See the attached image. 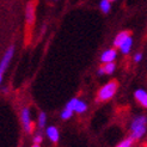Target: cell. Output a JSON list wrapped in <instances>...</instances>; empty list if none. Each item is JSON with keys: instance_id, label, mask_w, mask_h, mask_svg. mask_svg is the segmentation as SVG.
Wrapping results in <instances>:
<instances>
[{"instance_id": "cell-14", "label": "cell", "mask_w": 147, "mask_h": 147, "mask_svg": "<svg viewBox=\"0 0 147 147\" xmlns=\"http://www.w3.org/2000/svg\"><path fill=\"white\" fill-rule=\"evenodd\" d=\"M73 113H74L73 110H71V109H68V108L65 107L63 111L61 113V119L65 120V121H66V120H69L71 117H72V115H73Z\"/></svg>"}, {"instance_id": "cell-13", "label": "cell", "mask_w": 147, "mask_h": 147, "mask_svg": "<svg viewBox=\"0 0 147 147\" xmlns=\"http://www.w3.org/2000/svg\"><path fill=\"white\" fill-rule=\"evenodd\" d=\"M134 141H135L134 139L131 138V136H129L127 139H124L123 141H121L116 147H131V146H133V144H134Z\"/></svg>"}, {"instance_id": "cell-7", "label": "cell", "mask_w": 147, "mask_h": 147, "mask_svg": "<svg viewBox=\"0 0 147 147\" xmlns=\"http://www.w3.org/2000/svg\"><path fill=\"white\" fill-rule=\"evenodd\" d=\"M116 55H117L116 49H108V50H105L104 53L102 54L100 61L103 63H105V62H114V60L116 59Z\"/></svg>"}, {"instance_id": "cell-9", "label": "cell", "mask_w": 147, "mask_h": 147, "mask_svg": "<svg viewBox=\"0 0 147 147\" xmlns=\"http://www.w3.org/2000/svg\"><path fill=\"white\" fill-rule=\"evenodd\" d=\"M46 133H47V136L53 142H57L59 139H60V133H59V129L54 126H50L46 129Z\"/></svg>"}, {"instance_id": "cell-11", "label": "cell", "mask_w": 147, "mask_h": 147, "mask_svg": "<svg viewBox=\"0 0 147 147\" xmlns=\"http://www.w3.org/2000/svg\"><path fill=\"white\" fill-rule=\"evenodd\" d=\"M86 109H87V104H86V103L78 99L77 104H76V108H74V111L78 113V114H83V113L86 111Z\"/></svg>"}, {"instance_id": "cell-1", "label": "cell", "mask_w": 147, "mask_h": 147, "mask_svg": "<svg viewBox=\"0 0 147 147\" xmlns=\"http://www.w3.org/2000/svg\"><path fill=\"white\" fill-rule=\"evenodd\" d=\"M146 126H147V117L136 116L130 123V136L135 141L141 139L142 135L146 133Z\"/></svg>"}, {"instance_id": "cell-4", "label": "cell", "mask_w": 147, "mask_h": 147, "mask_svg": "<svg viewBox=\"0 0 147 147\" xmlns=\"http://www.w3.org/2000/svg\"><path fill=\"white\" fill-rule=\"evenodd\" d=\"M13 53H14V47L11 46L9 49L6 50L5 55L3 56L1 61H0V83H1V80H3V76H4V73H5L6 68H7V66H9V63L11 62V59L13 56Z\"/></svg>"}, {"instance_id": "cell-8", "label": "cell", "mask_w": 147, "mask_h": 147, "mask_svg": "<svg viewBox=\"0 0 147 147\" xmlns=\"http://www.w3.org/2000/svg\"><path fill=\"white\" fill-rule=\"evenodd\" d=\"M134 97L139 104L147 109V93L144 90H136L134 93Z\"/></svg>"}, {"instance_id": "cell-22", "label": "cell", "mask_w": 147, "mask_h": 147, "mask_svg": "<svg viewBox=\"0 0 147 147\" xmlns=\"http://www.w3.org/2000/svg\"><path fill=\"white\" fill-rule=\"evenodd\" d=\"M55 1H57V0H55Z\"/></svg>"}, {"instance_id": "cell-21", "label": "cell", "mask_w": 147, "mask_h": 147, "mask_svg": "<svg viewBox=\"0 0 147 147\" xmlns=\"http://www.w3.org/2000/svg\"><path fill=\"white\" fill-rule=\"evenodd\" d=\"M109 1H110V3H111V1H115V0H109Z\"/></svg>"}, {"instance_id": "cell-3", "label": "cell", "mask_w": 147, "mask_h": 147, "mask_svg": "<svg viewBox=\"0 0 147 147\" xmlns=\"http://www.w3.org/2000/svg\"><path fill=\"white\" fill-rule=\"evenodd\" d=\"M35 10H36V3L30 1L26 6L25 12V20H26V34L31 31V28L35 23Z\"/></svg>"}, {"instance_id": "cell-16", "label": "cell", "mask_w": 147, "mask_h": 147, "mask_svg": "<svg viewBox=\"0 0 147 147\" xmlns=\"http://www.w3.org/2000/svg\"><path fill=\"white\" fill-rule=\"evenodd\" d=\"M99 6H100V10L104 12V13H108L110 11V7H111V6H110V1H109V0H102Z\"/></svg>"}, {"instance_id": "cell-15", "label": "cell", "mask_w": 147, "mask_h": 147, "mask_svg": "<svg viewBox=\"0 0 147 147\" xmlns=\"http://www.w3.org/2000/svg\"><path fill=\"white\" fill-rule=\"evenodd\" d=\"M46 122H47V115H46V113L41 111L40 115H38V127L40 128H45Z\"/></svg>"}, {"instance_id": "cell-6", "label": "cell", "mask_w": 147, "mask_h": 147, "mask_svg": "<svg viewBox=\"0 0 147 147\" xmlns=\"http://www.w3.org/2000/svg\"><path fill=\"white\" fill-rule=\"evenodd\" d=\"M130 36H131V32L128 31V30L121 31L120 34H117V36L115 37V40H114V46H115L116 48H120V47L123 45V43L130 37Z\"/></svg>"}, {"instance_id": "cell-19", "label": "cell", "mask_w": 147, "mask_h": 147, "mask_svg": "<svg viewBox=\"0 0 147 147\" xmlns=\"http://www.w3.org/2000/svg\"><path fill=\"white\" fill-rule=\"evenodd\" d=\"M31 147H41V146H40V145H37V144H34Z\"/></svg>"}, {"instance_id": "cell-5", "label": "cell", "mask_w": 147, "mask_h": 147, "mask_svg": "<svg viewBox=\"0 0 147 147\" xmlns=\"http://www.w3.org/2000/svg\"><path fill=\"white\" fill-rule=\"evenodd\" d=\"M20 119H22V123L24 126V129L26 133H31L34 130V123L31 122V117H30V110L29 108H24L20 113Z\"/></svg>"}, {"instance_id": "cell-17", "label": "cell", "mask_w": 147, "mask_h": 147, "mask_svg": "<svg viewBox=\"0 0 147 147\" xmlns=\"http://www.w3.org/2000/svg\"><path fill=\"white\" fill-rule=\"evenodd\" d=\"M42 140H43V138H42L41 134H37V135H35V136H34V144L40 145V144L42 142Z\"/></svg>"}, {"instance_id": "cell-10", "label": "cell", "mask_w": 147, "mask_h": 147, "mask_svg": "<svg viewBox=\"0 0 147 147\" xmlns=\"http://www.w3.org/2000/svg\"><path fill=\"white\" fill-rule=\"evenodd\" d=\"M114 71H115V63L114 62H105L99 67L98 74H111Z\"/></svg>"}, {"instance_id": "cell-12", "label": "cell", "mask_w": 147, "mask_h": 147, "mask_svg": "<svg viewBox=\"0 0 147 147\" xmlns=\"http://www.w3.org/2000/svg\"><path fill=\"white\" fill-rule=\"evenodd\" d=\"M131 43H133V41H131V37H129L126 42L123 43V45L120 47V49H121V51L123 54H128L129 51H130V48H131Z\"/></svg>"}, {"instance_id": "cell-18", "label": "cell", "mask_w": 147, "mask_h": 147, "mask_svg": "<svg viewBox=\"0 0 147 147\" xmlns=\"http://www.w3.org/2000/svg\"><path fill=\"white\" fill-rule=\"evenodd\" d=\"M141 57H142V54H141V53L135 54V56H134V61H135V62H139V61L141 60Z\"/></svg>"}, {"instance_id": "cell-2", "label": "cell", "mask_w": 147, "mask_h": 147, "mask_svg": "<svg viewBox=\"0 0 147 147\" xmlns=\"http://www.w3.org/2000/svg\"><path fill=\"white\" fill-rule=\"evenodd\" d=\"M119 89V83L117 80H110L104 86H102L97 92V102H107L111 99Z\"/></svg>"}, {"instance_id": "cell-20", "label": "cell", "mask_w": 147, "mask_h": 147, "mask_svg": "<svg viewBox=\"0 0 147 147\" xmlns=\"http://www.w3.org/2000/svg\"><path fill=\"white\" fill-rule=\"evenodd\" d=\"M144 147H147V141H146V142L144 144Z\"/></svg>"}]
</instances>
